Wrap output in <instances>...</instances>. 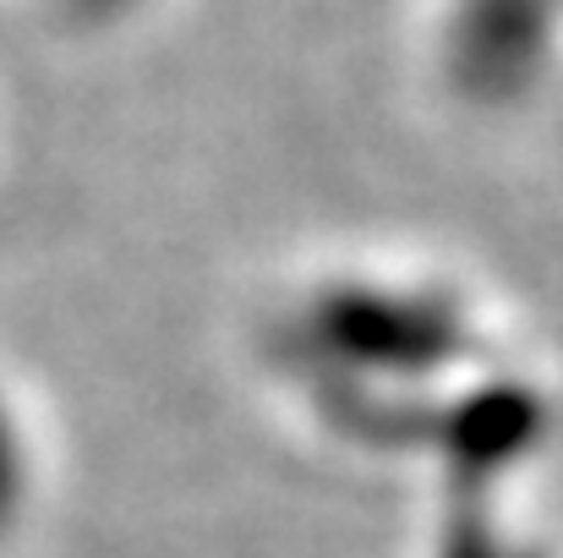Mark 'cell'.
<instances>
[{
  "label": "cell",
  "instance_id": "6da1fadb",
  "mask_svg": "<svg viewBox=\"0 0 563 558\" xmlns=\"http://www.w3.org/2000/svg\"><path fill=\"white\" fill-rule=\"evenodd\" d=\"M11 466H16V444H11V422L0 411V493L11 488Z\"/></svg>",
  "mask_w": 563,
  "mask_h": 558
}]
</instances>
